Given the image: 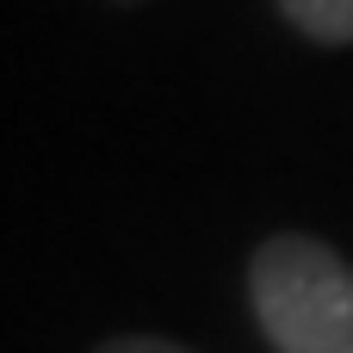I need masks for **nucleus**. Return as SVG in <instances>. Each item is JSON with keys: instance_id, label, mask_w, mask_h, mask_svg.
Segmentation results:
<instances>
[{"instance_id": "obj_1", "label": "nucleus", "mask_w": 353, "mask_h": 353, "mask_svg": "<svg viewBox=\"0 0 353 353\" xmlns=\"http://www.w3.org/2000/svg\"><path fill=\"white\" fill-rule=\"evenodd\" d=\"M254 323L279 353H353V267L316 236H273L248 261Z\"/></svg>"}, {"instance_id": "obj_2", "label": "nucleus", "mask_w": 353, "mask_h": 353, "mask_svg": "<svg viewBox=\"0 0 353 353\" xmlns=\"http://www.w3.org/2000/svg\"><path fill=\"white\" fill-rule=\"evenodd\" d=\"M279 12L310 37V43H353V0H279Z\"/></svg>"}, {"instance_id": "obj_3", "label": "nucleus", "mask_w": 353, "mask_h": 353, "mask_svg": "<svg viewBox=\"0 0 353 353\" xmlns=\"http://www.w3.org/2000/svg\"><path fill=\"white\" fill-rule=\"evenodd\" d=\"M93 353H192V347L161 341V335H124V341H105V347H93Z\"/></svg>"}]
</instances>
